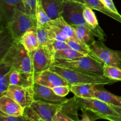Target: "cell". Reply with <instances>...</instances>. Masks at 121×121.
Wrapping results in <instances>:
<instances>
[{
  "label": "cell",
  "mask_w": 121,
  "mask_h": 121,
  "mask_svg": "<svg viewBox=\"0 0 121 121\" xmlns=\"http://www.w3.org/2000/svg\"><path fill=\"white\" fill-rule=\"evenodd\" d=\"M79 109L87 113L92 121L98 119H105L108 116H117L111 105L96 98H80L74 96Z\"/></svg>",
  "instance_id": "cell-4"
},
{
  "label": "cell",
  "mask_w": 121,
  "mask_h": 121,
  "mask_svg": "<svg viewBox=\"0 0 121 121\" xmlns=\"http://www.w3.org/2000/svg\"><path fill=\"white\" fill-rule=\"evenodd\" d=\"M22 1H23V2H24H24H25V1H26V0H22Z\"/></svg>",
  "instance_id": "cell-40"
},
{
  "label": "cell",
  "mask_w": 121,
  "mask_h": 121,
  "mask_svg": "<svg viewBox=\"0 0 121 121\" xmlns=\"http://www.w3.org/2000/svg\"><path fill=\"white\" fill-rule=\"evenodd\" d=\"M63 2H77V3L81 4L83 5H86V3H85V0H61Z\"/></svg>",
  "instance_id": "cell-39"
},
{
  "label": "cell",
  "mask_w": 121,
  "mask_h": 121,
  "mask_svg": "<svg viewBox=\"0 0 121 121\" xmlns=\"http://www.w3.org/2000/svg\"><path fill=\"white\" fill-rule=\"evenodd\" d=\"M61 105L34 100L30 107L41 119L46 121H53V117L60 109Z\"/></svg>",
  "instance_id": "cell-12"
},
{
  "label": "cell",
  "mask_w": 121,
  "mask_h": 121,
  "mask_svg": "<svg viewBox=\"0 0 121 121\" xmlns=\"http://www.w3.org/2000/svg\"><path fill=\"white\" fill-rule=\"evenodd\" d=\"M53 121H75L68 116L66 115L65 113L61 112L60 109L57 112V113L54 115L53 118Z\"/></svg>",
  "instance_id": "cell-36"
},
{
  "label": "cell",
  "mask_w": 121,
  "mask_h": 121,
  "mask_svg": "<svg viewBox=\"0 0 121 121\" xmlns=\"http://www.w3.org/2000/svg\"><path fill=\"white\" fill-rule=\"evenodd\" d=\"M0 65L17 70L34 79V70L30 54L20 41H14L1 57Z\"/></svg>",
  "instance_id": "cell-1"
},
{
  "label": "cell",
  "mask_w": 121,
  "mask_h": 121,
  "mask_svg": "<svg viewBox=\"0 0 121 121\" xmlns=\"http://www.w3.org/2000/svg\"><path fill=\"white\" fill-rule=\"evenodd\" d=\"M50 70L62 76L68 83L69 86L82 84H92L95 85H112L118 82L109 79L104 76L93 75L55 65H52Z\"/></svg>",
  "instance_id": "cell-2"
},
{
  "label": "cell",
  "mask_w": 121,
  "mask_h": 121,
  "mask_svg": "<svg viewBox=\"0 0 121 121\" xmlns=\"http://www.w3.org/2000/svg\"><path fill=\"white\" fill-rule=\"evenodd\" d=\"M24 115L27 117V121H46L40 118L30 107H27L25 109Z\"/></svg>",
  "instance_id": "cell-32"
},
{
  "label": "cell",
  "mask_w": 121,
  "mask_h": 121,
  "mask_svg": "<svg viewBox=\"0 0 121 121\" xmlns=\"http://www.w3.org/2000/svg\"><path fill=\"white\" fill-rule=\"evenodd\" d=\"M20 42L30 53L40 46L37 33V27L27 31L20 39Z\"/></svg>",
  "instance_id": "cell-18"
},
{
  "label": "cell",
  "mask_w": 121,
  "mask_h": 121,
  "mask_svg": "<svg viewBox=\"0 0 121 121\" xmlns=\"http://www.w3.org/2000/svg\"><path fill=\"white\" fill-rule=\"evenodd\" d=\"M104 76L112 80L121 81V69L116 66L104 65Z\"/></svg>",
  "instance_id": "cell-26"
},
{
  "label": "cell",
  "mask_w": 121,
  "mask_h": 121,
  "mask_svg": "<svg viewBox=\"0 0 121 121\" xmlns=\"http://www.w3.org/2000/svg\"><path fill=\"white\" fill-rule=\"evenodd\" d=\"M78 109L79 108L77 105L75 96L72 99H67V101L61 105V107L60 108V111L61 112L75 121H79L78 116Z\"/></svg>",
  "instance_id": "cell-23"
},
{
  "label": "cell",
  "mask_w": 121,
  "mask_h": 121,
  "mask_svg": "<svg viewBox=\"0 0 121 121\" xmlns=\"http://www.w3.org/2000/svg\"><path fill=\"white\" fill-rule=\"evenodd\" d=\"M5 95L14 99L24 109L30 107L34 100L33 86L22 87L9 85Z\"/></svg>",
  "instance_id": "cell-9"
},
{
  "label": "cell",
  "mask_w": 121,
  "mask_h": 121,
  "mask_svg": "<svg viewBox=\"0 0 121 121\" xmlns=\"http://www.w3.org/2000/svg\"><path fill=\"white\" fill-rule=\"evenodd\" d=\"M5 26L13 39L20 41L27 31L37 27V21L29 14L15 8L12 18Z\"/></svg>",
  "instance_id": "cell-5"
},
{
  "label": "cell",
  "mask_w": 121,
  "mask_h": 121,
  "mask_svg": "<svg viewBox=\"0 0 121 121\" xmlns=\"http://www.w3.org/2000/svg\"><path fill=\"white\" fill-rule=\"evenodd\" d=\"M85 54L78 52L70 47L66 49L57 51L54 54V60H73L81 57L85 56Z\"/></svg>",
  "instance_id": "cell-24"
},
{
  "label": "cell",
  "mask_w": 121,
  "mask_h": 121,
  "mask_svg": "<svg viewBox=\"0 0 121 121\" xmlns=\"http://www.w3.org/2000/svg\"><path fill=\"white\" fill-rule=\"evenodd\" d=\"M95 98L109 105L121 106V96L115 95L104 89L96 87Z\"/></svg>",
  "instance_id": "cell-21"
},
{
  "label": "cell",
  "mask_w": 121,
  "mask_h": 121,
  "mask_svg": "<svg viewBox=\"0 0 121 121\" xmlns=\"http://www.w3.org/2000/svg\"><path fill=\"white\" fill-rule=\"evenodd\" d=\"M0 121H27V117L25 115L9 116L1 113L0 114Z\"/></svg>",
  "instance_id": "cell-34"
},
{
  "label": "cell",
  "mask_w": 121,
  "mask_h": 121,
  "mask_svg": "<svg viewBox=\"0 0 121 121\" xmlns=\"http://www.w3.org/2000/svg\"><path fill=\"white\" fill-rule=\"evenodd\" d=\"M24 109L10 97L4 95L0 97V111L1 113L9 116H21Z\"/></svg>",
  "instance_id": "cell-14"
},
{
  "label": "cell",
  "mask_w": 121,
  "mask_h": 121,
  "mask_svg": "<svg viewBox=\"0 0 121 121\" xmlns=\"http://www.w3.org/2000/svg\"><path fill=\"white\" fill-rule=\"evenodd\" d=\"M37 33L40 46H48L52 39L50 37L47 27L37 26Z\"/></svg>",
  "instance_id": "cell-27"
},
{
  "label": "cell",
  "mask_w": 121,
  "mask_h": 121,
  "mask_svg": "<svg viewBox=\"0 0 121 121\" xmlns=\"http://www.w3.org/2000/svg\"><path fill=\"white\" fill-rule=\"evenodd\" d=\"M46 14L52 20L62 16L64 2L61 0H40Z\"/></svg>",
  "instance_id": "cell-15"
},
{
  "label": "cell",
  "mask_w": 121,
  "mask_h": 121,
  "mask_svg": "<svg viewBox=\"0 0 121 121\" xmlns=\"http://www.w3.org/2000/svg\"><path fill=\"white\" fill-rule=\"evenodd\" d=\"M82 111V119L80 120H79L78 121H92L91 118H90L89 116L87 115V113H86L85 111Z\"/></svg>",
  "instance_id": "cell-38"
},
{
  "label": "cell",
  "mask_w": 121,
  "mask_h": 121,
  "mask_svg": "<svg viewBox=\"0 0 121 121\" xmlns=\"http://www.w3.org/2000/svg\"><path fill=\"white\" fill-rule=\"evenodd\" d=\"M111 106L117 113V115L108 116L105 117L104 119H106L109 121H121V106H113V105H111Z\"/></svg>",
  "instance_id": "cell-35"
},
{
  "label": "cell",
  "mask_w": 121,
  "mask_h": 121,
  "mask_svg": "<svg viewBox=\"0 0 121 121\" xmlns=\"http://www.w3.org/2000/svg\"><path fill=\"white\" fill-rule=\"evenodd\" d=\"M15 8L27 13L22 0H0L1 21L4 20L5 25L12 18Z\"/></svg>",
  "instance_id": "cell-13"
},
{
  "label": "cell",
  "mask_w": 121,
  "mask_h": 121,
  "mask_svg": "<svg viewBox=\"0 0 121 121\" xmlns=\"http://www.w3.org/2000/svg\"><path fill=\"white\" fill-rule=\"evenodd\" d=\"M46 47H48L50 52H51L52 54L53 55V57H54L55 53L57 52V51L70 48L68 44L66 42H65V41H59V40H54V39H52L49 44L47 46H46Z\"/></svg>",
  "instance_id": "cell-28"
},
{
  "label": "cell",
  "mask_w": 121,
  "mask_h": 121,
  "mask_svg": "<svg viewBox=\"0 0 121 121\" xmlns=\"http://www.w3.org/2000/svg\"><path fill=\"white\" fill-rule=\"evenodd\" d=\"M63 5L64 9L62 17L70 25L86 26L92 30L93 34H95L93 28L84 19L83 11L85 5L74 2H65Z\"/></svg>",
  "instance_id": "cell-8"
},
{
  "label": "cell",
  "mask_w": 121,
  "mask_h": 121,
  "mask_svg": "<svg viewBox=\"0 0 121 121\" xmlns=\"http://www.w3.org/2000/svg\"><path fill=\"white\" fill-rule=\"evenodd\" d=\"M53 65L93 75L104 76V65L90 54L73 60H55Z\"/></svg>",
  "instance_id": "cell-3"
},
{
  "label": "cell",
  "mask_w": 121,
  "mask_h": 121,
  "mask_svg": "<svg viewBox=\"0 0 121 121\" xmlns=\"http://www.w3.org/2000/svg\"><path fill=\"white\" fill-rule=\"evenodd\" d=\"M34 100L54 104H63L67 100L65 97L57 96L52 88L34 83L33 85Z\"/></svg>",
  "instance_id": "cell-10"
},
{
  "label": "cell",
  "mask_w": 121,
  "mask_h": 121,
  "mask_svg": "<svg viewBox=\"0 0 121 121\" xmlns=\"http://www.w3.org/2000/svg\"><path fill=\"white\" fill-rule=\"evenodd\" d=\"M74 30L77 37L82 44L85 46L89 52V46L93 44L95 41V35L92 33V30L88 27L84 26H72Z\"/></svg>",
  "instance_id": "cell-17"
},
{
  "label": "cell",
  "mask_w": 121,
  "mask_h": 121,
  "mask_svg": "<svg viewBox=\"0 0 121 121\" xmlns=\"http://www.w3.org/2000/svg\"><path fill=\"white\" fill-rule=\"evenodd\" d=\"M66 43L68 44V45L71 48L77 51V52H80V53L85 54V55H87V54H89V52L88 51V50L80 42L74 40H72V39H69L67 40Z\"/></svg>",
  "instance_id": "cell-30"
},
{
  "label": "cell",
  "mask_w": 121,
  "mask_h": 121,
  "mask_svg": "<svg viewBox=\"0 0 121 121\" xmlns=\"http://www.w3.org/2000/svg\"><path fill=\"white\" fill-rule=\"evenodd\" d=\"M34 83V79L27 76L17 70L12 68L9 76V84L22 87L33 86Z\"/></svg>",
  "instance_id": "cell-20"
},
{
  "label": "cell",
  "mask_w": 121,
  "mask_h": 121,
  "mask_svg": "<svg viewBox=\"0 0 121 121\" xmlns=\"http://www.w3.org/2000/svg\"><path fill=\"white\" fill-rule=\"evenodd\" d=\"M37 0H26L24 2L27 13L35 18V9Z\"/></svg>",
  "instance_id": "cell-31"
},
{
  "label": "cell",
  "mask_w": 121,
  "mask_h": 121,
  "mask_svg": "<svg viewBox=\"0 0 121 121\" xmlns=\"http://www.w3.org/2000/svg\"><path fill=\"white\" fill-rule=\"evenodd\" d=\"M105 7L109 9L111 11L113 12L115 14H119V12L117 10V8H116L115 5L114 4L113 0H99Z\"/></svg>",
  "instance_id": "cell-37"
},
{
  "label": "cell",
  "mask_w": 121,
  "mask_h": 121,
  "mask_svg": "<svg viewBox=\"0 0 121 121\" xmlns=\"http://www.w3.org/2000/svg\"><path fill=\"white\" fill-rule=\"evenodd\" d=\"M35 18L37 21V26H46L47 27L48 24L52 21L44 9L43 7L40 0L37 1L36 9H35Z\"/></svg>",
  "instance_id": "cell-25"
},
{
  "label": "cell",
  "mask_w": 121,
  "mask_h": 121,
  "mask_svg": "<svg viewBox=\"0 0 121 121\" xmlns=\"http://www.w3.org/2000/svg\"><path fill=\"white\" fill-rule=\"evenodd\" d=\"M89 54L104 65L121 69V51L108 48L102 40L95 41L89 46Z\"/></svg>",
  "instance_id": "cell-6"
},
{
  "label": "cell",
  "mask_w": 121,
  "mask_h": 121,
  "mask_svg": "<svg viewBox=\"0 0 121 121\" xmlns=\"http://www.w3.org/2000/svg\"><path fill=\"white\" fill-rule=\"evenodd\" d=\"M96 86L92 84L70 85V91L74 96L80 98H95Z\"/></svg>",
  "instance_id": "cell-19"
},
{
  "label": "cell",
  "mask_w": 121,
  "mask_h": 121,
  "mask_svg": "<svg viewBox=\"0 0 121 121\" xmlns=\"http://www.w3.org/2000/svg\"><path fill=\"white\" fill-rule=\"evenodd\" d=\"M30 54L31 58L34 75L50 69L55 60L46 46H40Z\"/></svg>",
  "instance_id": "cell-7"
},
{
  "label": "cell",
  "mask_w": 121,
  "mask_h": 121,
  "mask_svg": "<svg viewBox=\"0 0 121 121\" xmlns=\"http://www.w3.org/2000/svg\"><path fill=\"white\" fill-rule=\"evenodd\" d=\"M34 81L35 83L52 89L59 86H69L62 76L50 69L34 75Z\"/></svg>",
  "instance_id": "cell-11"
},
{
  "label": "cell",
  "mask_w": 121,
  "mask_h": 121,
  "mask_svg": "<svg viewBox=\"0 0 121 121\" xmlns=\"http://www.w3.org/2000/svg\"><path fill=\"white\" fill-rule=\"evenodd\" d=\"M50 24L57 27L60 30V33L62 34V35L67 40L72 39V40L80 42L78 38L77 37L76 34L73 27L70 25L62 16L60 17L56 20H52Z\"/></svg>",
  "instance_id": "cell-16"
},
{
  "label": "cell",
  "mask_w": 121,
  "mask_h": 121,
  "mask_svg": "<svg viewBox=\"0 0 121 121\" xmlns=\"http://www.w3.org/2000/svg\"><path fill=\"white\" fill-rule=\"evenodd\" d=\"M86 5L91 7L93 9L101 12L103 14L112 18L113 20L121 23V15L115 14L106 8L99 0H85Z\"/></svg>",
  "instance_id": "cell-22"
},
{
  "label": "cell",
  "mask_w": 121,
  "mask_h": 121,
  "mask_svg": "<svg viewBox=\"0 0 121 121\" xmlns=\"http://www.w3.org/2000/svg\"><path fill=\"white\" fill-rule=\"evenodd\" d=\"M12 68L8 72L1 73L0 77V97L5 95L6 92L8 90L9 86V76Z\"/></svg>",
  "instance_id": "cell-29"
},
{
  "label": "cell",
  "mask_w": 121,
  "mask_h": 121,
  "mask_svg": "<svg viewBox=\"0 0 121 121\" xmlns=\"http://www.w3.org/2000/svg\"><path fill=\"white\" fill-rule=\"evenodd\" d=\"M53 92L57 96L61 97H66L70 92L69 86H59L52 88Z\"/></svg>",
  "instance_id": "cell-33"
}]
</instances>
